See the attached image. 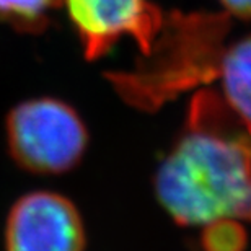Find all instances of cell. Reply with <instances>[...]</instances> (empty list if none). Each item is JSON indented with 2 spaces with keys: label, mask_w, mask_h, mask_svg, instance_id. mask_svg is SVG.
<instances>
[{
  "label": "cell",
  "mask_w": 251,
  "mask_h": 251,
  "mask_svg": "<svg viewBox=\"0 0 251 251\" xmlns=\"http://www.w3.org/2000/svg\"><path fill=\"white\" fill-rule=\"evenodd\" d=\"M62 0H0V22L17 31L39 33L49 25V15Z\"/></svg>",
  "instance_id": "52a82bcc"
},
{
  "label": "cell",
  "mask_w": 251,
  "mask_h": 251,
  "mask_svg": "<svg viewBox=\"0 0 251 251\" xmlns=\"http://www.w3.org/2000/svg\"><path fill=\"white\" fill-rule=\"evenodd\" d=\"M228 17L251 20V0H219Z\"/></svg>",
  "instance_id": "9c48e42d"
},
{
  "label": "cell",
  "mask_w": 251,
  "mask_h": 251,
  "mask_svg": "<svg viewBox=\"0 0 251 251\" xmlns=\"http://www.w3.org/2000/svg\"><path fill=\"white\" fill-rule=\"evenodd\" d=\"M10 155L34 175H61L82 160L88 134L74 108L54 98H33L7 116Z\"/></svg>",
  "instance_id": "3957f363"
},
{
  "label": "cell",
  "mask_w": 251,
  "mask_h": 251,
  "mask_svg": "<svg viewBox=\"0 0 251 251\" xmlns=\"http://www.w3.org/2000/svg\"><path fill=\"white\" fill-rule=\"evenodd\" d=\"M155 193L181 225L251 222V135L217 95H196L186 129L157 172Z\"/></svg>",
  "instance_id": "6da1fadb"
},
{
  "label": "cell",
  "mask_w": 251,
  "mask_h": 251,
  "mask_svg": "<svg viewBox=\"0 0 251 251\" xmlns=\"http://www.w3.org/2000/svg\"><path fill=\"white\" fill-rule=\"evenodd\" d=\"M62 5L88 59L101 57L126 36L147 56L165 20L150 0H62Z\"/></svg>",
  "instance_id": "277c9868"
},
{
  "label": "cell",
  "mask_w": 251,
  "mask_h": 251,
  "mask_svg": "<svg viewBox=\"0 0 251 251\" xmlns=\"http://www.w3.org/2000/svg\"><path fill=\"white\" fill-rule=\"evenodd\" d=\"M228 20L227 13L165 17L160 41L145 56L147 64L135 72L111 74L109 78L124 100L149 109L194 85L209 83L217 78Z\"/></svg>",
  "instance_id": "7a4b0ae2"
},
{
  "label": "cell",
  "mask_w": 251,
  "mask_h": 251,
  "mask_svg": "<svg viewBox=\"0 0 251 251\" xmlns=\"http://www.w3.org/2000/svg\"><path fill=\"white\" fill-rule=\"evenodd\" d=\"M201 247L204 251H243L247 232L238 220H215L202 227Z\"/></svg>",
  "instance_id": "ba28073f"
},
{
  "label": "cell",
  "mask_w": 251,
  "mask_h": 251,
  "mask_svg": "<svg viewBox=\"0 0 251 251\" xmlns=\"http://www.w3.org/2000/svg\"><path fill=\"white\" fill-rule=\"evenodd\" d=\"M7 251H85V227L72 201L49 191L20 198L5 224Z\"/></svg>",
  "instance_id": "5b68a950"
},
{
  "label": "cell",
  "mask_w": 251,
  "mask_h": 251,
  "mask_svg": "<svg viewBox=\"0 0 251 251\" xmlns=\"http://www.w3.org/2000/svg\"><path fill=\"white\" fill-rule=\"evenodd\" d=\"M217 78L225 106L251 135V36L224 49Z\"/></svg>",
  "instance_id": "8992f818"
}]
</instances>
